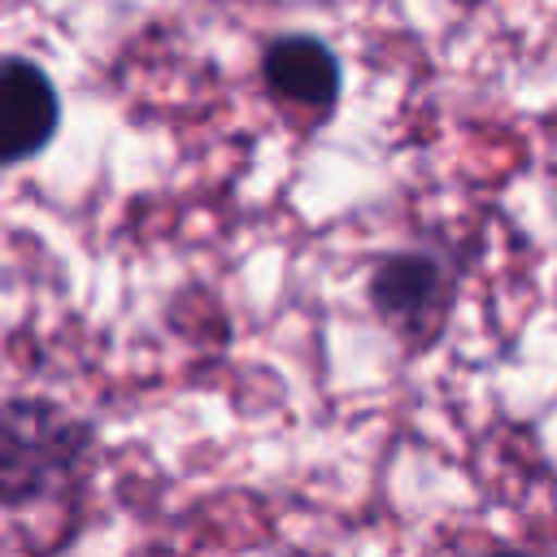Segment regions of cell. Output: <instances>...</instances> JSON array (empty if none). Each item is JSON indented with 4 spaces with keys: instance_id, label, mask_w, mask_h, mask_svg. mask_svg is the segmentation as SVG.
<instances>
[{
    "instance_id": "obj_1",
    "label": "cell",
    "mask_w": 557,
    "mask_h": 557,
    "mask_svg": "<svg viewBox=\"0 0 557 557\" xmlns=\"http://www.w3.org/2000/svg\"><path fill=\"white\" fill-rule=\"evenodd\" d=\"M91 444V426L52 400L17 396L0 418V500L22 509L48 492H61Z\"/></svg>"
},
{
    "instance_id": "obj_2",
    "label": "cell",
    "mask_w": 557,
    "mask_h": 557,
    "mask_svg": "<svg viewBox=\"0 0 557 557\" xmlns=\"http://www.w3.org/2000/svg\"><path fill=\"white\" fill-rule=\"evenodd\" d=\"M366 296H370V309L379 313V322H387L400 339L431 344L448 318L453 278L435 252L400 248V252H387L370 270Z\"/></svg>"
},
{
    "instance_id": "obj_3",
    "label": "cell",
    "mask_w": 557,
    "mask_h": 557,
    "mask_svg": "<svg viewBox=\"0 0 557 557\" xmlns=\"http://www.w3.org/2000/svg\"><path fill=\"white\" fill-rule=\"evenodd\" d=\"M61 126V96L48 70L30 57L9 52L0 65V157L22 165L39 157Z\"/></svg>"
},
{
    "instance_id": "obj_4",
    "label": "cell",
    "mask_w": 557,
    "mask_h": 557,
    "mask_svg": "<svg viewBox=\"0 0 557 557\" xmlns=\"http://www.w3.org/2000/svg\"><path fill=\"white\" fill-rule=\"evenodd\" d=\"M261 83L283 109H305V113L326 117L339 100L344 74H339V57L331 52L326 39L296 30V35H278L265 44Z\"/></svg>"
}]
</instances>
